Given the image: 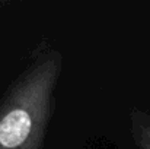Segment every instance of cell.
Masks as SVG:
<instances>
[{"instance_id":"6da1fadb","label":"cell","mask_w":150,"mask_h":149,"mask_svg":"<svg viewBox=\"0 0 150 149\" xmlns=\"http://www.w3.org/2000/svg\"><path fill=\"white\" fill-rule=\"evenodd\" d=\"M58 73L60 58L52 54L10 88L0 105V149H41Z\"/></svg>"},{"instance_id":"7a4b0ae2","label":"cell","mask_w":150,"mask_h":149,"mask_svg":"<svg viewBox=\"0 0 150 149\" xmlns=\"http://www.w3.org/2000/svg\"><path fill=\"white\" fill-rule=\"evenodd\" d=\"M133 138L140 149H150V115L134 111Z\"/></svg>"}]
</instances>
